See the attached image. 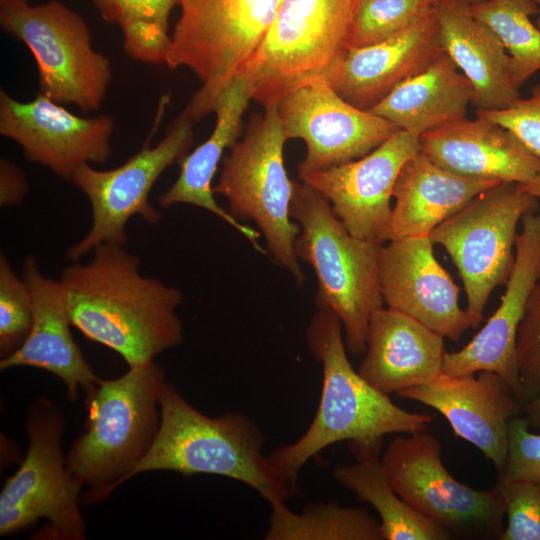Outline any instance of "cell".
<instances>
[{"label": "cell", "mask_w": 540, "mask_h": 540, "mask_svg": "<svg viewBox=\"0 0 540 540\" xmlns=\"http://www.w3.org/2000/svg\"><path fill=\"white\" fill-rule=\"evenodd\" d=\"M92 251L88 264L68 266L58 280L72 325L118 353L129 367L179 345L181 291L143 276L140 258L124 246L102 243Z\"/></svg>", "instance_id": "cell-1"}, {"label": "cell", "mask_w": 540, "mask_h": 540, "mask_svg": "<svg viewBox=\"0 0 540 540\" xmlns=\"http://www.w3.org/2000/svg\"><path fill=\"white\" fill-rule=\"evenodd\" d=\"M339 318L318 308L306 331L311 354L322 365L316 414L295 442L274 449L268 459L281 477L295 482L300 469L320 451L341 441H372L392 433L429 431L433 417L396 405L356 371L346 352Z\"/></svg>", "instance_id": "cell-2"}, {"label": "cell", "mask_w": 540, "mask_h": 540, "mask_svg": "<svg viewBox=\"0 0 540 540\" xmlns=\"http://www.w3.org/2000/svg\"><path fill=\"white\" fill-rule=\"evenodd\" d=\"M161 422L156 439L131 472L173 471L212 474L240 481L275 506L294 496L295 482L281 477L263 453L259 425L239 412L210 417L194 408L171 383L160 395Z\"/></svg>", "instance_id": "cell-3"}, {"label": "cell", "mask_w": 540, "mask_h": 540, "mask_svg": "<svg viewBox=\"0 0 540 540\" xmlns=\"http://www.w3.org/2000/svg\"><path fill=\"white\" fill-rule=\"evenodd\" d=\"M164 369L154 361L129 367L86 394L87 418L65 456L68 469L89 489L88 503L107 497L152 447L161 422Z\"/></svg>", "instance_id": "cell-4"}, {"label": "cell", "mask_w": 540, "mask_h": 540, "mask_svg": "<svg viewBox=\"0 0 540 540\" xmlns=\"http://www.w3.org/2000/svg\"><path fill=\"white\" fill-rule=\"evenodd\" d=\"M290 216L301 230L296 254L317 277V307L339 318L352 354L365 352L370 318L384 303L379 281L382 245L353 236L329 200L302 181L294 180Z\"/></svg>", "instance_id": "cell-5"}, {"label": "cell", "mask_w": 540, "mask_h": 540, "mask_svg": "<svg viewBox=\"0 0 540 540\" xmlns=\"http://www.w3.org/2000/svg\"><path fill=\"white\" fill-rule=\"evenodd\" d=\"M281 0H180L181 14L165 59L169 68L190 69L201 82L181 113L196 122L262 46Z\"/></svg>", "instance_id": "cell-6"}, {"label": "cell", "mask_w": 540, "mask_h": 540, "mask_svg": "<svg viewBox=\"0 0 540 540\" xmlns=\"http://www.w3.org/2000/svg\"><path fill=\"white\" fill-rule=\"evenodd\" d=\"M286 141L276 105L264 107L262 114H252L243 139L223 157L213 191L226 198L235 219L256 223L273 261L300 286L305 275L295 250L300 227L290 216L294 180L284 165Z\"/></svg>", "instance_id": "cell-7"}, {"label": "cell", "mask_w": 540, "mask_h": 540, "mask_svg": "<svg viewBox=\"0 0 540 540\" xmlns=\"http://www.w3.org/2000/svg\"><path fill=\"white\" fill-rule=\"evenodd\" d=\"M359 0H281L271 28L242 77L267 107L292 90L329 81L350 48Z\"/></svg>", "instance_id": "cell-8"}, {"label": "cell", "mask_w": 540, "mask_h": 540, "mask_svg": "<svg viewBox=\"0 0 540 540\" xmlns=\"http://www.w3.org/2000/svg\"><path fill=\"white\" fill-rule=\"evenodd\" d=\"M0 24L34 57L38 93L89 113L100 108L112 78L111 63L92 47L86 21L57 0L30 5L0 0Z\"/></svg>", "instance_id": "cell-9"}, {"label": "cell", "mask_w": 540, "mask_h": 540, "mask_svg": "<svg viewBox=\"0 0 540 540\" xmlns=\"http://www.w3.org/2000/svg\"><path fill=\"white\" fill-rule=\"evenodd\" d=\"M64 420L47 398L28 408V449L18 470L0 493V535L24 530L40 518L48 521L45 538L83 540L86 523L79 508L82 482L68 469L61 442Z\"/></svg>", "instance_id": "cell-10"}, {"label": "cell", "mask_w": 540, "mask_h": 540, "mask_svg": "<svg viewBox=\"0 0 540 540\" xmlns=\"http://www.w3.org/2000/svg\"><path fill=\"white\" fill-rule=\"evenodd\" d=\"M539 200L520 184L501 182L478 194L429 235L456 266L471 328L478 327L492 291L506 284L515 259L517 227Z\"/></svg>", "instance_id": "cell-11"}, {"label": "cell", "mask_w": 540, "mask_h": 540, "mask_svg": "<svg viewBox=\"0 0 540 540\" xmlns=\"http://www.w3.org/2000/svg\"><path fill=\"white\" fill-rule=\"evenodd\" d=\"M441 452L439 439L424 431L395 437L381 462L395 492L452 536L499 539L505 511L496 489L459 482L444 466Z\"/></svg>", "instance_id": "cell-12"}, {"label": "cell", "mask_w": 540, "mask_h": 540, "mask_svg": "<svg viewBox=\"0 0 540 540\" xmlns=\"http://www.w3.org/2000/svg\"><path fill=\"white\" fill-rule=\"evenodd\" d=\"M193 123L181 114L156 146L148 139L140 151L116 168L98 170L85 163L75 170L70 181L89 200L92 225L68 249L69 259L78 260L102 243L124 246L126 225L135 215L148 224L159 222L161 213L150 204V191L160 175L179 163L192 146Z\"/></svg>", "instance_id": "cell-13"}, {"label": "cell", "mask_w": 540, "mask_h": 540, "mask_svg": "<svg viewBox=\"0 0 540 540\" xmlns=\"http://www.w3.org/2000/svg\"><path fill=\"white\" fill-rule=\"evenodd\" d=\"M287 140L306 144L299 177L359 159L400 130L388 120L344 100L324 80L283 96L276 105Z\"/></svg>", "instance_id": "cell-14"}, {"label": "cell", "mask_w": 540, "mask_h": 540, "mask_svg": "<svg viewBox=\"0 0 540 540\" xmlns=\"http://www.w3.org/2000/svg\"><path fill=\"white\" fill-rule=\"evenodd\" d=\"M114 127L107 114L81 117L41 93L21 102L0 90V134L15 141L27 160L65 180L82 164L109 159Z\"/></svg>", "instance_id": "cell-15"}, {"label": "cell", "mask_w": 540, "mask_h": 540, "mask_svg": "<svg viewBox=\"0 0 540 540\" xmlns=\"http://www.w3.org/2000/svg\"><path fill=\"white\" fill-rule=\"evenodd\" d=\"M419 152V137L398 130L359 159L299 178L329 200L353 236L383 245L388 241L397 177L403 165Z\"/></svg>", "instance_id": "cell-16"}, {"label": "cell", "mask_w": 540, "mask_h": 540, "mask_svg": "<svg viewBox=\"0 0 540 540\" xmlns=\"http://www.w3.org/2000/svg\"><path fill=\"white\" fill-rule=\"evenodd\" d=\"M515 242L514 264L500 304L463 348L445 352L442 372L451 375L490 371L502 377L526 403L517 364V334L526 305L540 279V212L526 213Z\"/></svg>", "instance_id": "cell-17"}, {"label": "cell", "mask_w": 540, "mask_h": 540, "mask_svg": "<svg viewBox=\"0 0 540 540\" xmlns=\"http://www.w3.org/2000/svg\"><path fill=\"white\" fill-rule=\"evenodd\" d=\"M384 303L444 338L459 340L471 327L459 304V287L434 255L429 236L388 241L379 253Z\"/></svg>", "instance_id": "cell-18"}, {"label": "cell", "mask_w": 540, "mask_h": 540, "mask_svg": "<svg viewBox=\"0 0 540 540\" xmlns=\"http://www.w3.org/2000/svg\"><path fill=\"white\" fill-rule=\"evenodd\" d=\"M476 374L441 372L432 382L396 396L437 410L454 434L480 450L500 473L508 453L510 422L524 404L498 374L490 371Z\"/></svg>", "instance_id": "cell-19"}, {"label": "cell", "mask_w": 540, "mask_h": 540, "mask_svg": "<svg viewBox=\"0 0 540 540\" xmlns=\"http://www.w3.org/2000/svg\"><path fill=\"white\" fill-rule=\"evenodd\" d=\"M443 54L431 5L396 35L374 45L350 47L328 83L353 106L369 110Z\"/></svg>", "instance_id": "cell-20"}, {"label": "cell", "mask_w": 540, "mask_h": 540, "mask_svg": "<svg viewBox=\"0 0 540 540\" xmlns=\"http://www.w3.org/2000/svg\"><path fill=\"white\" fill-rule=\"evenodd\" d=\"M420 151L455 174L526 184L540 178V158L507 128L466 117L423 133Z\"/></svg>", "instance_id": "cell-21"}, {"label": "cell", "mask_w": 540, "mask_h": 540, "mask_svg": "<svg viewBox=\"0 0 540 540\" xmlns=\"http://www.w3.org/2000/svg\"><path fill=\"white\" fill-rule=\"evenodd\" d=\"M23 279L31 297L32 327L23 344L1 359L0 369L28 366L48 371L63 381L70 400H75L80 388L87 394L99 378L72 337L60 283L42 275L33 256L24 261Z\"/></svg>", "instance_id": "cell-22"}, {"label": "cell", "mask_w": 540, "mask_h": 540, "mask_svg": "<svg viewBox=\"0 0 540 540\" xmlns=\"http://www.w3.org/2000/svg\"><path fill=\"white\" fill-rule=\"evenodd\" d=\"M444 337L414 318L381 307L371 316L359 374L384 394L428 384L442 372Z\"/></svg>", "instance_id": "cell-23"}, {"label": "cell", "mask_w": 540, "mask_h": 540, "mask_svg": "<svg viewBox=\"0 0 540 540\" xmlns=\"http://www.w3.org/2000/svg\"><path fill=\"white\" fill-rule=\"evenodd\" d=\"M445 53L473 88L476 110H501L520 98L510 57L495 33L471 13L467 0H433Z\"/></svg>", "instance_id": "cell-24"}, {"label": "cell", "mask_w": 540, "mask_h": 540, "mask_svg": "<svg viewBox=\"0 0 540 540\" xmlns=\"http://www.w3.org/2000/svg\"><path fill=\"white\" fill-rule=\"evenodd\" d=\"M498 183L455 174L420 151L403 165L397 177L388 241L429 236L478 194Z\"/></svg>", "instance_id": "cell-25"}, {"label": "cell", "mask_w": 540, "mask_h": 540, "mask_svg": "<svg viewBox=\"0 0 540 540\" xmlns=\"http://www.w3.org/2000/svg\"><path fill=\"white\" fill-rule=\"evenodd\" d=\"M246 81L237 77L221 94L214 112L216 124L211 135L189 154L180 164V172L172 186L159 197L161 207L168 208L178 203L191 204L205 209L247 238L253 247L265 254L259 245V232L241 224L216 202L212 186L218 165L228 148L238 141L242 127V116L251 100Z\"/></svg>", "instance_id": "cell-26"}, {"label": "cell", "mask_w": 540, "mask_h": 540, "mask_svg": "<svg viewBox=\"0 0 540 540\" xmlns=\"http://www.w3.org/2000/svg\"><path fill=\"white\" fill-rule=\"evenodd\" d=\"M472 99L471 83L445 53L424 71L399 84L368 111L420 137L466 117Z\"/></svg>", "instance_id": "cell-27"}, {"label": "cell", "mask_w": 540, "mask_h": 540, "mask_svg": "<svg viewBox=\"0 0 540 540\" xmlns=\"http://www.w3.org/2000/svg\"><path fill=\"white\" fill-rule=\"evenodd\" d=\"M354 462L340 464L334 478L379 515L384 540H447L452 535L410 507L393 489L381 462L383 439L350 441Z\"/></svg>", "instance_id": "cell-28"}, {"label": "cell", "mask_w": 540, "mask_h": 540, "mask_svg": "<svg viewBox=\"0 0 540 540\" xmlns=\"http://www.w3.org/2000/svg\"><path fill=\"white\" fill-rule=\"evenodd\" d=\"M271 508L266 540H384L380 521L363 508L335 502L311 503L300 512L286 503Z\"/></svg>", "instance_id": "cell-29"}, {"label": "cell", "mask_w": 540, "mask_h": 540, "mask_svg": "<svg viewBox=\"0 0 540 540\" xmlns=\"http://www.w3.org/2000/svg\"><path fill=\"white\" fill-rule=\"evenodd\" d=\"M108 23L119 25L123 48L135 61L165 63L169 15L180 0H90Z\"/></svg>", "instance_id": "cell-30"}, {"label": "cell", "mask_w": 540, "mask_h": 540, "mask_svg": "<svg viewBox=\"0 0 540 540\" xmlns=\"http://www.w3.org/2000/svg\"><path fill=\"white\" fill-rule=\"evenodd\" d=\"M472 15L499 38L510 57L511 77L520 87L540 70V29L531 21L534 0H480L470 4Z\"/></svg>", "instance_id": "cell-31"}, {"label": "cell", "mask_w": 540, "mask_h": 540, "mask_svg": "<svg viewBox=\"0 0 540 540\" xmlns=\"http://www.w3.org/2000/svg\"><path fill=\"white\" fill-rule=\"evenodd\" d=\"M430 6L428 0H359L349 46L380 43L404 30Z\"/></svg>", "instance_id": "cell-32"}, {"label": "cell", "mask_w": 540, "mask_h": 540, "mask_svg": "<svg viewBox=\"0 0 540 540\" xmlns=\"http://www.w3.org/2000/svg\"><path fill=\"white\" fill-rule=\"evenodd\" d=\"M33 322L31 297L24 279L17 277L6 256L0 255V354L15 352L27 338Z\"/></svg>", "instance_id": "cell-33"}, {"label": "cell", "mask_w": 540, "mask_h": 540, "mask_svg": "<svg viewBox=\"0 0 540 540\" xmlns=\"http://www.w3.org/2000/svg\"><path fill=\"white\" fill-rule=\"evenodd\" d=\"M494 488L507 517L499 540H540V479L499 476Z\"/></svg>", "instance_id": "cell-34"}, {"label": "cell", "mask_w": 540, "mask_h": 540, "mask_svg": "<svg viewBox=\"0 0 540 540\" xmlns=\"http://www.w3.org/2000/svg\"><path fill=\"white\" fill-rule=\"evenodd\" d=\"M517 364L526 402L540 391V279L528 299L517 334Z\"/></svg>", "instance_id": "cell-35"}, {"label": "cell", "mask_w": 540, "mask_h": 540, "mask_svg": "<svg viewBox=\"0 0 540 540\" xmlns=\"http://www.w3.org/2000/svg\"><path fill=\"white\" fill-rule=\"evenodd\" d=\"M476 116L507 128L540 158V83L532 87L529 97H520L501 110H476Z\"/></svg>", "instance_id": "cell-36"}, {"label": "cell", "mask_w": 540, "mask_h": 540, "mask_svg": "<svg viewBox=\"0 0 540 540\" xmlns=\"http://www.w3.org/2000/svg\"><path fill=\"white\" fill-rule=\"evenodd\" d=\"M529 426L526 418L511 420L507 458L499 476L540 479V434L529 431Z\"/></svg>", "instance_id": "cell-37"}, {"label": "cell", "mask_w": 540, "mask_h": 540, "mask_svg": "<svg viewBox=\"0 0 540 540\" xmlns=\"http://www.w3.org/2000/svg\"><path fill=\"white\" fill-rule=\"evenodd\" d=\"M28 189V183L23 171L10 160L1 158L0 205L2 207L20 205Z\"/></svg>", "instance_id": "cell-38"}, {"label": "cell", "mask_w": 540, "mask_h": 540, "mask_svg": "<svg viewBox=\"0 0 540 540\" xmlns=\"http://www.w3.org/2000/svg\"><path fill=\"white\" fill-rule=\"evenodd\" d=\"M523 410L529 424L540 431V391L524 404Z\"/></svg>", "instance_id": "cell-39"}, {"label": "cell", "mask_w": 540, "mask_h": 540, "mask_svg": "<svg viewBox=\"0 0 540 540\" xmlns=\"http://www.w3.org/2000/svg\"><path fill=\"white\" fill-rule=\"evenodd\" d=\"M520 185L540 201V178Z\"/></svg>", "instance_id": "cell-40"}, {"label": "cell", "mask_w": 540, "mask_h": 540, "mask_svg": "<svg viewBox=\"0 0 540 540\" xmlns=\"http://www.w3.org/2000/svg\"><path fill=\"white\" fill-rule=\"evenodd\" d=\"M534 1H535L536 5H537V8H538V10H537L538 17H537V20H536V25L540 29V0H534Z\"/></svg>", "instance_id": "cell-41"}, {"label": "cell", "mask_w": 540, "mask_h": 540, "mask_svg": "<svg viewBox=\"0 0 540 540\" xmlns=\"http://www.w3.org/2000/svg\"><path fill=\"white\" fill-rule=\"evenodd\" d=\"M429 2H432L433 0H428ZM470 4L476 3L480 0H467Z\"/></svg>", "instance_id": "cell-42"}]
</instances>
